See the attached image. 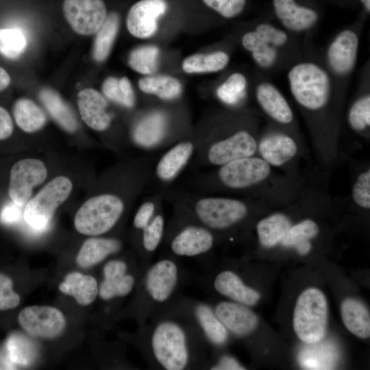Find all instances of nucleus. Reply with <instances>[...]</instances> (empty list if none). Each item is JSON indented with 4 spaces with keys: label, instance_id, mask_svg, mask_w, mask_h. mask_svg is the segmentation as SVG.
Here are the masks:
<instances>
[{
    "label": "nucleus",
    "instance_id": "f257e3e1",
    "mask_svg": "<svg viewBox=\"0 0 370 370\" xmlns=\"http://www.w3.org/2000/svg\"><path fill=\"white\" fill-rule=\"evenodd\" d=\"M155 361L166 370H184L192 360L190 336L185 325L173 318L160 321L149 339Z\"/></svg>",
    "mask_w": 370,
    "mask_h": 370
},
{
    "label": "nucleus",
    "instance_id": "f03ea898",
    "mask_svg": "<svg viewBox=\"0 0 370 370\" xmlns=\"http://www.w3.org/2000/svg\"><path fill=\"white\" fill-rule=\"evenodd\" d=\"M288 78L293 97L302 108L317 112L328 103L330 79L319 66L311 62L296 64L289 71Z\"/></svg>",
    "mask_w": 370,
    "mask_h": 370
},
{
    "label": "nucleus",
    "instance_id": "7ed1b4c3",
    "mask_svg": "<svg viewBox=\"0 0 370 370\" xmlns=\"http://www.w3.org/2000/svg\"><path fill=\"white\" fill-rule=\"evenodd\" d=\"M328 323V304L319 289L310 288L298 297L293 314V328L300 340L313 343L322 340Z\"/></svg>",
    "mask_w": 370,
    "mask_h": 370
},
{
    "label": "nucleus",
    "instance_id": "20e7f679",
    "mask_svg": "<svg viewBox=\"0 0 370 370\" xmlns=\"http://www.w3.org/2000/svg\"><path fill=\"white\" fill-rule=\"evenodd\" d=\"M123 210V201L116 195L103 194L92 197L77 210L75 227L82 234H103L114 227Z\"/></svg>",
    "mask_w": 370,
    "mask_h": 370
},
{
    "label": "nucleus",
    "instance_id": "39448f33",
    "mask_svg": "<svg viewBox=\"0 0 370 370\" xmlns=\"http://www.w3.org/2000/svg\"><path fill=\"white\" fill-rule=\"evenodd\" d=\"M73 188L70 179L58 176L46 184L25 205L23 217L35 231H43L50 223L56 210L69 197Z\"/></svg>",
    "mask_w": 370,
    "mask_h": 370
},
{
    "label": "nucleus",
    "instance_id": "423d86ee",
    "mask_svg": "<svg viewBox=\"0 0 370 370\" xmlns=\"http://www.w3.org/2000/svg\"><path fill=\"white\" fill-rule=\"evenodd\" d=\"M272 167L256 155L238 158L219 166L217 177L225 187L236 190L256 188L271 177Z\"/></svg>",
    "mask_w": 370,
    "mask_h": 370
},
{
    "label": "nucleus",
    "instance_id": "0eeeda50",
    "mask_svg": "<svg viewBox=\"0 0 370 370\" xmlns=\"http://www.w3.org/2000/svg\"><path fill=\"white\" fill-rule=\"evenodd\" d=\"M197 217L212 230L228 229L243 221L249 212L247 204L240 199L224 197H206L195 204Z\"/></svg>",
    "mask_w": 370,
    "mask_h": 370
},
{
    "label": "nucleus",
    "instance_id": "6e6552de",
    "mask_svg": "<svg viewBox=\"0 0 370 370\" xmlns=\"http://www.w3.org/2000/svg\"><path fill=\"white\" fill-rule=\"evenodd\" d=\"M62 10L71 28L81 35L95 34L108 15L103 0H64Z\"/></svg>",
    "mask_w": 370,
    "mask_h": 370
},
{
    "label": "nucleus",
    "instance_id": "1a4fd4ad",
    "mask_svg": "<svg viewBox=\"0 0 370 370\" xmlns=\"http://www.w3.org/2000/svg\"><path fill=\"white\" fill-rule=\"evenodd\" d=\"M47 175V168L39 160L27 158L16 162L10 171L8 188L12 201L21 207L25 206L33 188L42 184Z\"/></svg>",
    "mask_w": 370,
    "mask_h": 370
},
{
    "label": "nucleus",
    "instance_id": "9d476101",
    "mask_svg": "<svg viewBox=\"0 0 370 370\" xmlns=\"http://www.w3.org/2000/svg\"><path fill=\"white\" fill-rule=\"evenodd\" d=\"M18 320L29 335L42 338H56L66 326L62 312L51 306H28L21 311Z\"/></svg>",
    "mask_w": 370,
    "mask_h": 370
},
{
    "label": "nucleus",
    "instance_id": "9b49d317",
    "mask_svg": "<svg viewBox=\"0 0 370 370\" xmlns=\"http://www.w3.org/2000/svg\"><path fill=\"white\" fill-rule=\"evenodd\" d=\"M258 140L249 132L244 130L219 139L208 149V161L220 166L232 160L256 155Z\"/></svg>",
    "mask_w": 370,
    "mask_h": 370
},
{
    "label": "nucleus",
    "instance_id": "f8f14e48",
    "mask_svg": "<svg viewBox=\"0 0 370 370\" xmlns=\"http://www.w3.org/2000/svg\"><path fill=\"white\" fill-rule=\"evenodd\" d=\"M167 0H139L129 9L126 25L134 37L146 38L153 36L158 27V21L168 11Z\"/></svg>",
    "mask_w": 370,
    "mask_h": 370
},
{
    "label": "nucleus",
    "instance_id": "ddd939ff",
    "mask_svg": "<svg viewBox=\"0 0 370 370\" xmlns=\"http://www.w3.org/2000/svg\"><path fill=\"white\" fill-rule=\"evenodd\" d=\"M180 280L179 268L170 259L160 260L147 270L144 278L145 293L156 303L168 301L176 290Z\"/></svg>",
    "mask_w": 370,
    "mask_h": 370
},
{
    "label": "nucleus",
    "instance_id": "4468645a",
    "mask_svg": "<svg viewBox=\"0 0 370 370\" xmlns=\"http://www.w3.org/2000/svg\"><path fill=\"white\" fill-rule=\"evenodd\" d=\"M299 145L290 135L272 132L258 140L257 152L271 167H282L298 155Z\"/></svg>",
    "mask_w": 370,
    "mask_h": 370
},
{
    "label": "nucleus",
    "instance_id": "2eb2a0df",
    "mask_svg": "<svg viewBox=\"0 0 370 370\" xmlns=\"http://www.w3.org/2000/svg\"><path fill=\"white\" fill-rule=\"evenodd\" d=\"M358 48V38L354 32L345 29L336 36L327 52L328 64L336 75L345 76L353 70Z\"/></svg>",
    "mask_w": 370,
    "mask_h": 370
},
{
    "label": "nucleus",
    "instance_id": "dca6fc26",
    "mask_svg": "<svg viewBox=\"0 0 370 370\" xmlns=\"http://www.w3.org/2000/svg\"><path fill=\"white\" fill-rule=\"evenodd\" d=\"M214 244V236L206 227L188 225L181 230L172 239V252L181 257H195L209 251Z\"/></svg>",
    "mask_w": 370,
    "mask_h": 370
},
{
    "label": "nucleus",
    "instance_id": "f3484780",
    "mask_svg": "<svg viewBox=\"0 0 370 370\" xmlns=\"http://www.w3.org/2000/svg\"><path fill=\"white\" fill-rule=\"evenodd\" d=\"M272 3L276 17L289 30L305 31L318 21L317 10L297 0H272Z\"/></svg>",
    "mask_w": 370,
    "mask_h": 370
},
{
    "label": "nucleus",
    "instance_id": "a211bd4d",
    "mask_svg": "<svg viewBox=\"0 0 370 370\" xmlns=\"http://www.w3.org/2000/svg\"><path fill=\"white\" fill-rule=\"evenodd\" d=\"M227 331L238 336L250 334L258 325V317L247 306L235 301H221L214 308Z\"/></svg>",
    "mask_w": 370,
    "mask_h": 370
},
{
    "label": "nucleus",
    "instance_id": "6ab92c4d",
    "mask_svg": "<svg viewBox=\"0 0 370 370\" xmlns=\"http://www.w3.org/2000/svg\"><path fill=\"white\" fill-rule=\"evenodd\" d=\"M77 106L84 122L96 131H104L111 123L106 97L93 88H85L77 94Z\"/></svg>",
    "mask_w": 370,
    "mask_h": 370
},
{
    "label": "nucleus",
    "instance_id": "aec40b11",
    "mask_svg": "<svg viewBox=\"0 0 370 370\" xmlns=\"http://www.w3.org/2000/svg\"><path fill=\"white\" fill-rule=\"evenodd\" d=\"M103 280L99 287L98 293L103 300H110L130 294L135 285V278L127 273L125 262L113 260L103 267Z\"/></svg>",
    "mask_w": 370,
    "mask_h": 370
},
{
    "label": "nucleus",
    "instance_id": "412c9836",
    "mask_svg": "<svg viewBox=\"0 0 370 370\" xmlns=\"http://www.w3.org/2000/svg\"><path fill=\"white\" fill-rule=\"evenodd\" d=\"M257 101L262 110L275 121L289 124L293 120L291 106L280 91L272 84L263 82L256 90Z\"/></svg>",
    "mask_w": 370,
    "mask_h": 370
},
{
    "label": "nucleus",
    "instance_id": "4be33fe9",
    "mask_svg": "<svg viewBox=\"0 0 370 370\" xmlns=\"http://www.w3.org/2000/svg\"><path fill=\"white\" fill-rule=\"evenodd\" d=\"M213 285L219 294L247 306L255 305L260 299V294L256 290L247 286L236 273L229 270L219 273Z\"/></svg>",
    "mask_w": 370,
    "mask_h": 370
},
{
    "label": "nucleus",
    "instance_id": "5701e85b",
    "mask_svg": "<svg viewBox=\"0 0 370 370\" xmlns=\"http://www.w3.org/2000/svg\"><path fill=\"white\" fill-rule=\"evenodd\" d=\"M166 127V116L162 112H153L137 122L132 131V137L138 145L145 148L153 147L162 140Z\"/></svg>",
    "mask_w": 370,
    "mask_h": 370
},
{
    "label": "nucleus",
    "instance_id": "b1692460",
    "mask_svg": "<svg viewBox=\"0 0 370 370\" xmlns=\"http://www.w3.org/2000/svg\"><path fill=\"white\" fill-rule=\"evenodd\" d=\"M193 151L194 145L189 141L173 145L158 160L156 166L157 177L163 182L172 180L188 163Z\"/></svg>",
    "mask_w": 370,
    "mask_h": 370
},
{
    "label": "nucleus",
    "instance_id": "393cba45",
    "mask_svg": "<svg viewBox=\"0 0 370 370\" xmlns=\"http://www.w3.org/2000/svg\"><path fill=\"white\" fill-rule=\"evenodd\" d=\"M300 352L299 359L301 366L306 369H332L338 362V352L330 342L321 340L307 343Z\"/></svg>",
    "mask_w": 370,
    "mask_h": 370
},
{
    "label": "nucleus",
    "instance_id": "a878e982",
    "mask_svg": "<svg viewBox=\"0 0 370 370\" xmlns=\"http://www.w3.org/2000/svg\"><path fill=\"white\" fill-rule=\"evenodd\" d=\"M121 248L119 241L110 238L92 237L82 245L77 256V263L82 268H88L103 261L108 256Z\"/></svg>",
    "mask_w": 370,
    "mask_h": 370
},
{
    "label": "nucleus",
    "instance_id": "bb28decb",
    "mask_svg": "<svg viewBox=\"0 0 370 370\" xmlns=\"http://www.w3.org/2000/svg\"><path fill=\"white\" fill-rule=\"evenodd\" d=\"M341 317L345 326L361 338L370 336V315L366 306L354 298H347L341 304Z\"/></svg>",
    "mask_w": 370,
    "mask_h": 370
},
{
    "label": "nucleus",
    "instance_id": "cd10ccee",
    "mask_svg": "<svg viewBox=\"0 0 370 370\" xmlns=\"http://www.w3.org/2000/svg\"><path fill=\"white\" fill-rule=\"evenodd\" d=\"M60 291L71 295L82 306L90 304L96 299L99 288L96 279L92 275H84L78 272L69 273L59 285Z\"/></svg>",
    "mask_w": 370,
    "mask_h": 370
},
{
    "label": "nucleus",
    "instance_id": "c85d7f7f",
    "mask_svg": "<svg viewBox=\"0 0 370 370\" xmlns=\"http://www.w3.org/2000/svg\"><path fill=\"white\" fill-rule=\"evenodd\" d=\"M193 315L207 340L212 345L221 346L228 338V331L208 304L199 303L193 308Z\"/></svg>",
    "mask_w": 370,
    "mask_h": 370
},
{
    "label": "nucleus",
    "instance_id": "c756f323",
    "mask_svg": "<svg viewBox=\"0 0 370 370\" xmlns=\"http://www.w3.org/2000/svg\"><path fill=\"white\" fill-rule=\"evenodd\" d=\"M39 98L52 118L64 130L69 132L77 130L78 123L75 115L56 90L44 88L39 92Z\"/></svg>",
    "mask_w": 370,
    "mask_h": 370
},
{
    "label": "nucleus",
    "instance_id": "7c9ffc66",
    "mask_svg": "<svg viewBox=\"0 0 370 370\" xmlns=\"http://www.w3.org/2000/svg\"><path fill=\"white\" fill-rule=\"evenodd\" d=\"M291 225V219L284 212H275L263 218L256 225L260 244L269 248L280 243Z\"/></svg>",
    "mask_w": 370,
    "mask_h": 370
},
{
    "label": "nucleus",
    "instance_id": "2f4dec72",
    "mask_svg": "<svg viewBox=\"0 0 370 370\" xmlns=\"http://www.w3.org/2000/svg\"><path fill=\"white\" fill-rule=\"evenodd\" d=\"M319 232L318 224L312 219H306L291 225L281 244L286 247L295 248L301 255L307 254L311 249L310 241Z\"/></svg>",
    "mask_w": 370,
    "mask_h": 370
},
{
    "label": "nucleus",
    "instance_id": "473e14b6",
    "mask_svg": "<svg viewBox=\"0 0 370 370\" xmlns=\"http://www.w3.org/2000/svg\"><path fill=\"white\" fill-rule=\"evenodd\" d=\"M287 40V34L284 31L269 23H260L255 31L247 32L243 36L242 44L245 49L252 52L267 45L282 46Z\"/></svg>",
    "mask_w": 370,
    "mask_h": 370
},
{
    "label": "nucleus",
    "instance_id": "72a5a7b5",
    "mask_svg": "<svg viewBox=\"0 0 370 370\" xmlns=\"http://www.w3.org/2000/svg\"><path fill=\"white\" fill-rule=\"evenodd\" d=\"M120 25L119 14L115 11L108 13L107 17L96 32L92 57L97 62L104 61L109 56Z\"/></svg>",
    "mask_w": 370,
    "mask_h": 370
},
{
    "label": "nucleus",
    "instance_id": "f704fd0d",
    "mask_svg": "<svg viewBox=\"0 0 370 370\" xmlns=\"http://www.w3.org/2000/svg\"><path fill=\"white\" fill-rule=\"evenodd\" d=\"M13 114L17 125L28 133L41 129L47 120L44 111L32 100L26 98L16 101Z\"/></svg>",
    "mask_w": 370,
    "mask_h": 370
},
{
    "label": "nucleus",
    "instance_id": "c9c22d12",
    "mask_svg": "<svg viewBox=\"0 0 370 370\" xmlns=\"http://www.w3.org/2000/svg\"><path fill=\"white\" fill-rule=\"evenodd\" d=\"M139 88L145 93L163 100H173L182 92V85L175 78L164 75H148L138 81Z\"/></svg>",
    "mask_w": 370,
    "mask_h": 370
},
{
    "label": "nucleus",
    "instance_id": "e433bc0d",
    "mask_svg": "<svg viewBox=\"0 0 370 370\" xmlns=\"http://www.w3.org/2000/svg\"><path fill=\"white\" fill-rule=\"evenodd\" d=\"M228 55L223 51L211 53H195L184 59L182 69L187 73L217 72L229 62Z\"/></svg>",
    "mask_w": 370,
    "mask_h": 370
},
{
    "label": "nucleus",
    "instance_id": "4c0bfd02",
    "mask_svg": "<svg viewBox=\"0 0 370 370\" xmlns=\"http://www.w3.org/2000/svg\"><path fill=\"white\" fill-rule=\"evenodd\" d=\"M102 92L107 99L125 108H131L135 104L134 91L130 79L126 77L121 79L108 77L103 82Z\"/></svg>",
    "mask_w": 370,
    "mask_h": 370
},
{
    "label": "nucleus",
    "instance_id": "58836bf2",
    "mask_svg": "<svg viewBox=\"0 0 370 370\" xmlns=\"http://www.w3.org/2000/svg\"><path fill=\"white\" fill-rule=\"evenodd\" d=\"M158 56L159 49L156 46L138 47L130 52L128 64L137 73L150 75L158 69Z\"/></svg>",
    "mask_w": 370,
    "mask_h": 370
},
{
    "label": "nucleus",
    "instance_id": "ea45409f",
    "mask_svg": "<svg viewBox=\"0 0 370 370\" xmlns=\"http://www.w3.org/2000/svg\"><path fill=\"white\" fill-rule=\"evenodd\" d=\"M27 38L18 28L0 29V53L9 59H16L24 53Z\"/></svg>",
    "mask_w": 370,
    "mask_h": 370
},
{
    "label": "nucleus",
    "instance_id": "a19ab883",
    "mask_svg": "<svg viewBox=\"0 0 370 370\" xmlns=\"http://www.w3.org/2000/svg\"><path fill=\"white\" fill-rule=\"evenodd\" d=\"M247 88L245 77L239 73L232 74L217 88V95L224 103L234 105L239 103L245 97Z\"/></svg>",
    "mask_w": 370,
    "mask_h": 370
},
{
    "label": "nucleus",
    "instance_id": "79ce46f5",
    "mask_svg": "<svg viewBox=\"0 0 370 370\" xmlns=\"http://www.w3.org/2000/svg\"><path fill=\"white\" fill-rule=\"evenodd\" d=\"M349 127L356 132L361 133L370 126V96L358 99L351 106L347 114Z\"/></svg>",
    "mask_w": 370,
    "mask_h": 370
},
{
    "label": "nucleus",
    "instance_id": "37998d69",
    "mask_svg": "<svg viewBox=\"0 0 370 370\" xmlns=\"http://www.w3.org/2000/svg\"><path fill=\"white\" fill-rule=\"evenodd\" d=\"M164 220L161 214L154 215L149 223L143 229V245L145 251L153 252L160 245L164 234Z\"/></svg>",
    "mask_w": 370,
    "mask_h": 370
},
{
    "label": "nucleus",
    "instance_id": "c03bdc74",
    "mask_svg": "<svg viewBox=\"0 0 370 370\" xmlns=\"http://www.w3.org/2000/svg\"><path fill=\"white\" fill-rule=\"evenodd\" d=\"M352 199L356 205L365 210L370 208V169L361 171L352 188Z\"/></svg>",
    "mask_w": 370,
    "mask_h": 370
},
{
    "label": "nucleus",
    "instance_id": "a18cd8bd",
    "mask_svg": "<svg viewBox=\"0 0 370 370\" xmlns=\"http://www.w3.org/2000/svg\"><path fill=\"white\" fill-rule=\"evenodd\" d=\"M208 9L225 18H233L245 9L247 0H201Z\"/></svg>",
    "mask_w": 370,
    "mask_h": 370
},
{
    "label": "nucleus",
    "instance_id": "49530a36",
    "mask_svg": "<svg viewBox=\"0 0 370 370\" xmlns=\"http://www.w3.org/2000/svg\"><path fill=\"white\" fill-rule=\"evenodd\" d=\"M7 347L12 362L26 365L32 358L31 347L25 339L18 335H12L8 341Z\"/></svg>",
    "mask_w": 370,
    "mask_h": 370
},
{
    "label": "nucleus",
    "instance_id": "de8ad7c7",
    "mask_svg": "<svg viewBox=\"0 0 370 370\" xmlns=\"http://www.w3.org/2000/svg\"><path fill=\"white\" fill-rule=\"evenodd\" d=\"M12 281L0 274V310L16 307L20 303L19 295L12 289Z\"/></svg>",
    "mask_w": 370,
    "mask_h": 370
},
{
    "label": "nucleus",
    "instance_id": "09e8293b",
    "mask_svg": "<svg viewBox=\"0 0 370 370\" xmlns=\"http://www.w3.org/2000/svg\"><path fill=\"white\" fill-rule=\"evenodd\" d=\"M255 62L262 68L271 67L276 61L278 53L276 47L267 45L251 52Z\"/></svg>",
    "mask_w": 370,
    "mask_h": 370
},
{
    "label": "nucleus",
    "instance_id": "8fccbe9b",
    "mask_svg": "<svg viewBox=\"0 0 370 370\" xmlns=\"http://www.w3.org/2000/svg\"><path fill=\"white\" fill-rule=\"evenodd\" d=\"M156 206L151 201H145L137 210L133 221L136 228L143 230L154 217Z\"/></svg>",
    "mask_w": 370,
    "mask_h": 370
},
{
    "label": "nucleus",
    "instance_id": "3c124183",
    "mask_svg": "<svg viewBox=\"0 0 370 370\" xmlns=\"http://www.w3.org/2000/svg\"><path fill=\"white\" fill-rule=\"evenodd\" d=\"M21 208L13 201L8 204L1 212V221L5 224H13L18 222L21 216Z\"/></svg>",
    "mask_w": 370,
    "mask_h": 370
},
{
    "label": "nucleus",
    "instance_id": "603ef678",
    "mask_svg": "<svg viewBox=\"0 0 370 370\" xmlns=\"http://www.w3.org/2000/svg\"><path fill=\"white\" fill-rule=\"evenodd\" d=\"M13 132V123L8 112L0 106V140L10 137Z\"/></svg>",
    "mask_w": 370,
    "mask_h": 370
},
{
    "label": "nucleus",
    "instance_id": "864d4df0",
    "mask_svg": "<svg viewBox=\"0 0 370 370\" xmlns=\"http://www.w3.org/2000/svg\"><path fill=\"white\" fill-rule=\"evenodd\" d=\"M212 370H244L242 366L234 358L229 356L221 357L219 361L210 367Z\"/></svg>",
    "mask_w": 370,
    "mask_h": 370
},
{
    "label": "nucleus",
    "instance_id": "5fc2aeb1",
    "mask_svg": "<svg viewBox=\"0 0 370 370\" xmlns=\"http://www.w3.org/2000/svg\"><path fill=\"white\" fill-rule=\"evenodd\" d=\"M10 77L8 72L0 67V91L6 88L10 83Z\"/></svg>",
    "mask_w": 370,
    "mask_h": 370
},
{
    "label": "nucleus",
    "instance_id": "6e6d98bb",
    "mask_svg": "<svg viewBox=\"0 0 370 370\" xmlns=\"http://www.w3.org/2000/svg\"><path fill=\"white\" fill-rule=\"evenodd\" d=\"M367 12H370V0H360Z\"/></svg>",
    "mask_w": 370,
    "mask_h": 370
}]
</instances>
